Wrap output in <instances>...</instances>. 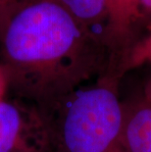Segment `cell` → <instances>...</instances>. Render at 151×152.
<instances>
[{"label":"cell","instance_id":"4","mask_svg":"<svg viewBox=\"0 0 151 152\" xmlns=\"http://www.w3.org/2000/svg\"><path fill=\"white\" fill-rule=\"evenodd\" d=\"M110 71L115 76L121 60L131 46L151 30V0H109Z\"/></svg>","mask_w":151,"mask_h":152},{"label":"cell","instance_id":"7","mask_svg":"<svg viewBox=\"0 0 151 152\" xmlns=\"http://www.w3.org/2000/svg\"><path fill=\"white\" fill-rule=\"evenodd\" d=\"M146 65H151V30L134 43L121 60L115 73L120 80L126 74Z\"/></svg>","mask_w":151,"mask_h":152},{"label":"cell","instance_id":"2","mask_svg":"<svg viewBox=\"0 0 151 152\" xmlns=\"http://www.w3.org/2000/svg\"><path fill=\"white\" fill-rule=\"evenodd\" d=\"M119 83L103 76L61 103L50 116L54 152H127Z\"/></svg>","mask_w":151,"mask_h":152},{"label":"cell","instance_id":"3","mask_svg":"<svg viewBox=\"0 0 151 152\" xmlns=\"http://www.w3.org/2000/svg\"><path fill=\"white\" fill-rule=\"evenodd\" d=\"M51 119L20 98L0 101V152H54Z\"/></svg>","mask_w":151,"mask_h":152},{"label":"cell","instance_id":"6","mask_svg":"<svg viewBox=\"0 0 151 152\" xmlns=\"http://www.w3.org/2000/svg\"><path fill=\"white\" fill-rule=\"evenodd\" d=\"M64 7L86 31L107 48L110 47L109 0H59Z\"/></svg>","mask_w":151,"mask_h":152},{"label":"cell","instance_id":"9","mask_svg":"<svg viewBox=\"0 0 151 152\" xmlns=\"http://www.w3.org/2000/svg\"><path fill=\"white\" fill-rule=\"evenodd\" d=\"M140 91L143 94L144 97L148 100L149 103L151 104V71L148 75L146 76L145 80H144L143 86H142V89H141Z\"/></svg>","mask_w":151,"mask_h":152},{"label":"cell","instance_id":"1","mask_svg":"<svg viewBox=\"0 0 151 152\" xmlns=\"http://www.w3.org/2000/svg\"><path fill=\"white\" fill-rule=\"evenodd\" d=\"M9 90L49 116L82 87L107 75L110 55L59 2L19 12L4 34Z\"/></svg>","mask_w":151,"mask_h":152},{"label":"cell","instance_id":"8","mask_svg":"<svg viewBox=\"0 0 151 152\" xmlns=\"http://www.w3.org/2000/svg\"><path fill=\"white\" fill-rule=\"evenodd\" d=\"M9 90V83L3 68H0V101L6 98Z\"/></svg>","mask_w":151,"mask_h":152},{"label":"cell","instance_id":"5","mask_svg":"<svg viewBox=\"0 0 151 152\" xmlns=\"http://www.w3.org/2000/svg\"><path fill=\"white\" fill-rule=\"evenodd\" d=\"M121 134L127 152H151V104L141 91L122 100Z\"/></svg>","mask_w":151,"mask_h":152}]
</instances>
